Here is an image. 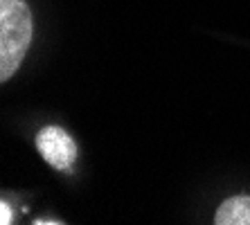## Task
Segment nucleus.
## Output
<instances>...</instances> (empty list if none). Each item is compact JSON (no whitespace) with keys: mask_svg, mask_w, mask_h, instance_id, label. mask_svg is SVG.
Returning a JSON list of instances; mask_svg holds the SVG:
<instances>
[{"mask_svg":"<svg viewBox=\"0 0 250 225\" xmlns=\"http://www.w3.org/2000/svg\"><path fill=\"white\" fill-rule=\"evenodd\" d=\"M36 146L43 160L54 169H70L77 160V144L68 131L59 126H45L36 135Z\"/></svg>","mask_w":250,"mask_h":225,"instance_id":"2","label":"nucleus"},{"mask_svg":"<svg viewBox=\"0 0 250 225\" xmlns=\"http://www.w3.org/2000/svg\"><path fill=\"white\" fill-rule=\"evenodd\" d=\"M34 23L25 0H0V81L7 83L32 45Z\"/></svg>","mask_w":250,"mask_h":225,"instance_id":"1","label":"nucleus"},{"mask_svg":"<svg viewBox=\"0 0 250 225\" xmlns=\"http://www.w3.org/2000/svg\"><path fill=\"white\" fill-rule=\"evenodd\" d=\"M0 223L2 225H9V223H14V216H12V209H9V203L7 201H2L0 203Z\"/></svg>","mask_w":250,"mask_h":225,"instance_id":"4","label":"nucleus"},{"mask_svg":"<svg viewBox=\"0 0 250 225\" xmlns=\"http://www.w3.org/2000/svg\"><path fill=\"white\" fill-rule=\"evenodd\" d=\"M214 225H250V196H232L219 205Z\"/></svg>","mask_w":250,"mask_h":225,"instance_id":"3","label":"nucleus"}]
</instances>
